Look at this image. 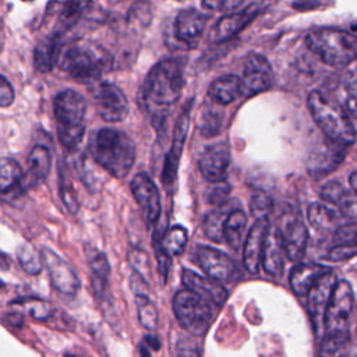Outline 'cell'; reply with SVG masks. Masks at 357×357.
Listing matches in <instances>:
<instances>
[{"label":"cell","mask_w":357,"mask_h":357,"mask_svg":"<svg viewBox=\"0 0 357 357\" xmlns=\"http://www.w3.org/2000/svg\"><path fill=\"white\" fill-rule=\"evenodd\" d=\"M57 64L61 71L79 82H95L113 67V56L91 40H77L61 47Z\"/></svg>","instance_id":"6da1fadb"},{"label":"cell","mask_w":357,"mask_h":357,"mask_svg":"<svg viewBox=\"0 0 357 357\" xmlns=\"http://www.w3.org/2000/svg\"><path fill=\"white\" fill-rule=\"evenodd\" d=\"M92 158L110 176L126 177L135 162V144L124 131L105 127L96 130L89 139Z\"/></svg>","instance_id":"7a4b0ae2"},{"label":"cell","mask_w":357,"mask_h":357,"mask_svg":"<svg viewBox=\"0 0 357 357\" xmlns=\"http://www.w3.org/2000/svg\"><path fill=\"white\" fill-rule=\"evenodd\" d=\"M184 85L183 68L174 59H163L156 63L148 73L142 95L148 106L167 107L176 103Z\"/></svg>","instance_id":"3957f363"},{"label":"cell","mask_w":357,"mask_h":357,"mask_svg":"<svg viewBox=\"0 0 357 357\" xmlns=\"http://www.w3.org/2000/svg\"><path fill=\"white\" fill-rule=\"evenodd\" d=\"M53 110L60 144L68 151L75 149L85 134V99L73 89H64L56 95Z\"/></svg>","instance_id":"277c9868"},{"label":"cell","mask_w":357,"mask_h":357,"mask_svg":"<svg viewBox=\"0 0 357 357\" xmlns=\"http://www.w3.org/2000/svg\"><path fill=\"white\" fill-rule=\"evenodd\" d=\"M308 49L325 64L332 67L347 66L357 54L356 36L335 28H318L305 36Z\"/></svg>","instance_id":"5b68a950"},{"label":"cell","mask_w":357,"mask_h":357,"mask_svg":"<svg viewBox=\"0 0 357 357\" xmlns=\"http://www.w3.org/2000/svg\"><path fill=\"white\" fill-rule=\"evenodd\" d=\"M307 105L317 126L329 141L344 146L354 144L356 128L343 109L332 103L318 91H312L308 95Z\"/></svg>","instance_id":"8992f818"},{"label":"cell","mask_w":357,"mask_h":357,"mask_svg":"<svg viewBox=\"0 0 357 357\" xmlns=\"http://www.w3.org/2000/svg\"><path fill=\"white\" fill-rule=\"evenodd\" d=\"M173 311L181 328L194 336L205 335L213 319L212 305L190 290L174 294Z\"/></svg>","instance_id":"52a82bcc"},{"label":"cell","mask_w":357,"mask_h":357,"mask_svg":"<svg viewBox=\"0 0 357 357\" xmlns=\"http://www.w3.org/2000/svg\"><path fill=\"white\" fill-rule=\"evenodd\" d=\"M353 305L354 294L350 283L347 280H337L324 315L322 328L325 335L347 333Z\"/></svg>","instance_id":"ba28073f"},{"label":"cell","mask_w":357,"mask_h":357,"mask_svg":"<svg viewBox=\"0 0 357 357\" xmlns=\"http://www.w3.org/2000/svg\"><path fill=\"white\" fill-rule=\"evenodd\" d=\"M276 227L280 233L286 257L294 262L303 259L308 244V230L300 212L297 209L286 211Z\"/></svg>","instance_id":"9c48e42d"},{"label":"cell","mask_w":357,"mask_h":357,"mask_svg":"<svg viewBox=\"0 0 357 357\" xmlns=\"http://www.w3.org/2000/svg\"><path fill=\"white\" fill-rule=\"evenodd\" d=\"M99 116L109 123L121 121L130 112V105L124 92L107 81L96 82L91 89Z\"/></svg>","instance_id":"30bf717a"},{"label":"cell","mask_w":357,"mask_h":357,"mask_svg":"<svg viewBox=\"0 0 357 357\" xmlns=\"http://www.w3.org/2000/svg\"><path fill=\"white\" fill-rule=\"evenodd\" d=\"M191 106L192 102H187L176 121L174 126V132H173V139H172V146L169 153L166 155L163 170H162V184L165 185L166 190H173L177 178V172H178V163L180 158L184 149L187 132H188V126L191 120Z\"/></svg>","instance_id":"8fae6325"},{"label":"cell","mask_w":357,"mask_h":357,"mask_svg":"<svg viewBox=\"0 0 357 357\" xmlns=\"http://www.w3.org/2000/svg\"><path fill=\"white\" fill-rule=\"evenodd\" d=\"M273 73L268 59L258 53H250L245 59L243 75L240 77L241 96L250 98L265 92L272 86Z\"/></svg>","instance_id":"7c38bea8"},{"label":"cell","mask_w":357,"mask_h":357,"mask_svg":"<svg viewBox=\"0 0 357 357\" xmlns=\"http://www.w3.org/2000/svg\"><path fill=\"white\" fill-rule=\"evenodd\" d=\"M42 265L46 266L52 286L67 296H74L79 290V278L74 269L53 250L43 247L40 250Z\"/></svg>","instance_id":"4fadbf2b"},{"label":"cell","mask_w":357,"mask_h":357,"mask_svg":"<svg viewBox=\"0 0 357 357\" xmlns=\"http://www.w3.org/2000/svg\"><path fill=\"white\" fill-rule=\"evenodd\" d=\"M130 187L146 222L149 225L156 223L162 212V205L159 190L152 178L145 173H137L131 180Z\"/></svg>","instance_id":"5bb4252c"},{"label":"cell","mask_w":357,"mask_h":357,"mask_svg":"<svg viewBox=\"0 0 357 357\" xmlns=\"http://www.w3.org/2000/svg\"><path fill=\"white\" fill-rule=\"evenodd\" d=\"M259 11H261V4L251 3L244 10L230 13L222 17L211 29L208 40L211 43H220L231 39L240 31H243L257 17Z\"/></svg>","instance_id":"9a60e30c"},{"label":"cell","mask_w":357,"mask_h":357,"mask_svg":"<svg viewBox=\"0 0 357 357\" xmlns=\"http://www.w3.org/2000/svg\"><path fill=\"white\" fill-rule=\"evenodd\" d=\"M336 282H337V278H336L335 272L329 271L325 275H322L307 293V296H308L307 308H308V314L311 317L312 325L317 332L322 328L324 315H325V311H326V307H328V303H329V298L332 296Z\"/></svg>","instance_id":"2e32d148"},{"label":"cell","mask_w":357,"mask_h":357,"mask_svg":"<svg viewBox=\"0 0 357 357\" xmlns=\"http://www.w3.org/2000/svg\"><path fill=\"white\" fill-rule=\"evenodd\" d=\"M208 15L195 8L178 11L173 24L174 39L184 47H194L204 33Z\"/></svg>","instance_id":"e0dca14e"},{"label":"cell","mask_w":357,"mask_h":357,"mask_svg":"<svg viewBox=\"0 0 357 357\" xmlns=\"http://www.w3.org/2000/svg\"><path fill=\"white\" fill-rule=\"evenodd\" d=\"M197 262L208 273V276L216 282H229L236 273V264L229 255L220 250L199 245L195 251Z\"/></svg>","instance_id":"ac0fdd59"},{"label":"cell","mask_w":357,"mask_h":357,"mask_svg":"<svg viewBox=\"0 0 357 357\" xmlns=\"http://www.w3.org/2000/svg\"><path fill=\"white\" fill-rule=\"evenodd\" d=\"M230 165V149L225 142L206 146L199 156V172L208 181L220 183L225 180Z\"/></svg>","instance_id":"d6986e66"},{"label":"cell","mask_w":357,"mask_h":357,"mask_svg":"<svg viewBox=\"0 0 357 357\" xmlns=\"http://www.w3.org/2000/svg\"><path fill=\"white\" fill-rule=\"evenodd\" d=\"M344 158H346L344 145H340L328 139L325 145L315 149L308 158V173L314 178L328 176L329 173L337 169V166L344 160Z\"/></svg>","instance_id":"ffe728a7"},{"label":"cell","mask_w":357,"mask_h":357,"mask_svg":"<svg viewBox=\"0 0 357 357\" xmlns=\"http://www.w3.org/2000/svg\"><path fill=\"white\" fill-rule=\"evenodd\" d=\"M183 283L191 293L197 294L211 305H222L227 298V290L216 280L211 278H204L194 271L184 269L181 275Z\"/></svg>","instance_id":"44dd1931"},{"label":"cell","mask_w":357,"mask_h":357,"mask_svg":"<svg viewBox=\"0 0 357 357\" xmlns=\"http://www.w3.org/2000/svg\"><path fill=\"white\" fill-rule=\"evenodd\" d=\"M269 229L268 218H259L247 233L243 251V262L250 273H258L261 266L265 237Z\"/></svg>","instance_id":"7402d4cb"},{"label":"cell","mask_w":357,"mask_h":357,"mask_svg":"<svg viewBox=\"0 0 357 357\" xmlns=\"http://www.w3.org/2000/svg\"><path fill=\"white\" fill-rule=\"evenodd\" d=\"M284 257L286 254H284L280 233L276 226H269L265 237V243H264L262 258H261V264L265 272L275 278L280 276L284 268Z\"/></svg>","instance_id":"603a6c76"},{"label":"cell","mask_w":357,"mask_h":357,"mask_svg":"<svg viewBox=\"0 0 357 357\" xmlns=\"http://www.w3.org/2000/svg\"><path fill=\"white\" fill-rule=\"evenodd\" d=\"M331 269L318 264H298L293 268L289 283L297 296H307L314 283Z\"/></svg>","instance_id":"cb8c5ba5"},{"label":"cell","mask_w":357,"mask_h":357,"mask_svg":"<svg viewBox=\"0 0 357 357\" xmlns=\"http://www.w3.org/2000/svg\"><path fill=\"white\" fill-rule=\"evenodd\" d=\"M356 194L351 191L347 192L346 188L337 183V181H328L321 188V197L324 201L333 204L339 208L343 216L347 219H351L354 222L356 219Z\"/></svg>","instance_id":"d4e9b609"},{"label":"cell","mask_w":357,"mask_h":357,"mask_svg":"<svg viewBox=\"0 0 357 357\" xmlns=\"http://www.w3.org/2000/svg\"><path fill=\"white\" fill-rule=\"evenodd\" d=\"M60 36V32H54L36 45L33 52V64L38 71L49 73L57 64L59 54L61 52Z\"/></svg>","instance_id":"484cf974"},{"label":"cell","mask_w":357,"mask_h":357,"mask_svg":"<svg viewBox=\"0 0 357 357\" xmlns=\"http://www.w3.org/2000/svg\"><path fill=\"white\" fill-rule=\"evenodd\" d=\"M28 165V184L38 185L42 184L49 176L52 167V155L50 151L43 145H35L26 158Z\"/></svg>","instance_id":"4316f807"},{"label":"cell","mask_w":357,"mask_h":357,"mask_svg":"<svg viewBox=\"0 0 357 357\" xmlns=\"http://www.w3.org/2000/svg\"><path fill=\"white\" fill-rule=\"evenodd\" d=\"M209 98L219 105H229L241 96L240 77L227 74L216 78L208 89Z\"/></svg>","instance_id":"83f0119b"},{"label":"cell","mask_w":357,"mask_h":357,"mask_svg":"<svg viewBox=\"0 0 357 357\" xmlns=\"http://www.w3.org/2000/svg\"><path fill=\"white\" fill-rule=\"evenodd\" d=\"M24 173L14 158L0 159V194L18 195L22 190Z\"/></svg>","instance_id":"f1b7e54d"},{"label":"cell","mask_w":357,"mask_h":357,"mask_svg":"<svg viewBox=\"0 0 357 357\" xmlns=\"http://www.w3.org/2000/svg\"><path fill=\"white\" fill-rule=\"evenodd\" d=\"M245 223L247 216L241 209H236L227 215L223 225V240L229 244L231 250H238L241 247Z\"/></svg>","instance_id":"f546056e"},{"label":"cell","mask_w":357,"mask_h":357,"mask_svg":"<svg viewBox=\"0 0 357 357\" xmlns=\"http://www.w3.org/2000/svg\"><path fill=\"white\" fill-rule=\"evenodd\" d=\"M308 222L310 225L321 231H328L335 227V223L337 222V215L333 209L328 208L326 205L321 202H314L308 206Z\"/></svg>","instance_id":"4dcf8cb0"},{"label":"cell","mask_w":357,"mask_h":357,"mask_svg":"<svg viewBox=\"0 0 357 357\" xmlns=\"http://www.w3.org/2000/svg\"><path fill=\"white\" fill-rule=\"evenodd\" d=\"M91 265V279L93 290L98 296H103L109 286L110 265L105 254H98L89 261Z\"/></svg>","instance_id":"1f68e13d"},{"label":"cell","mask_w":357,"mask_h":357,"mask_svg":"<svg viewBox=\"0 0 357 357\" xmlns=\"http://www.w3.org/2000/svg\"><path fill=\"white\" fill-rule=\"evenodd\" d=\"M187 240H188L187 230L181 226H173L162 237V247L170 257H177L184 252Z\"/></svg>","instance_id":"d6a6232c"},{"label":"cell","mask_w":357,"mask_h":357,"mask_svg":"<svg viewBox=\"0 0 357 357\" xmlns=\"http://www.w3.org/2000/svg\"><path fill=\"white\" fill-rule=\"evenodd\" d=\"M349 349V333L325 335L321 343L319 357H346Z\"/></svg>","instance_id":"836d02e7"},{"label":"cell","mask_w":357,"mask_h":357,"mask_svg":"<svg viewBox=\"0 0 357 357\" xmlns=\"http://www.w3.org/2000/svg\"><path fill=\"white\" fill-rule=\"evenodd\" d=\"M135 304L138 311V319L141 325L149 331L156 329L158 326V311L155 304L145 293L135 294Z\"/></svg>","instance_id":"e575fe53"},{"label":"cell","mask_w":357,"mask_h":357,"mask_svg":"<svg viewBox=\"0 0 357 357\" xmlns=\"http://www.w3.org/2000/svg\"><path fill=\"white\" fill-rule=\"evenodd\" d=\"M229 213L225 212V209H216L209 212L202 223V229L206 234V237L215 243L223 241V225Z\"/></svg>","instance_id":"d590c367"},{"label":"cell","mask_w":357,"mask_h":357,"mask_svg":"<svg viewBox=\"0 0 357 357\" xmlns=\"http://www.w3.org/2000/svg\"><path fill=\"white\" fill-rule=\"evenodd\" d=\"M17 258L22 269L29 275H38L42 271V259L38 251L28 243H22L17 248Z\"/></svg>","instance_id":"8d00e7d4"},{"label":"cell","mask_w":357,"mask_h":357,"mask_svg":"<svg viewBox=\"0 0 357 357\" xmlns=\"http://www.w3.org/2000/svg\"><path fill=\"white\" fill-rule=\"evenodd\" d=\"M91 6L88 1H68L63 4L59 17V25L61 29H70L81 18L84 11Z\"/></svg>","instance_id":"74e56055"},{"label":"cell","mask_w":357,"mask_h":357,"mask_svg":"<svg viewBox=\"0 0 357 357\" xmlns=\"http://www.w3.org/2000/svg\"><path fill=\"white\" fill-rule=\"evenodd\" d=\"M13 304L24 307L31 317H33L35 319H40V321L47 319L53 312L52 305L47 301L40 300V298H35V297L18 298V300H14Z\"/></svg>","instance_id":"f35d334b"},{"label":"cell","mask_w":357,"mask_h":357,"mask_svg":"<svg viewBox=\"0 0 357 357\" xmlns=\"http://www.w3.org/2000/svg\"><path fill=\"white\" fill-rule=\"evenodd\" d=\"M222 114L215 107H205L199 116V130L205 137L216 135L220 128Z\"/></svg>","instance_id":"ab89813d"},{"label":"cell","mask_w":357,"mask_h":357,"mask_svg":"<svg viewBox=\"0 0 357 357\" xmlns=\"http://www.w3.org/2000/svg\"><path fill=\"white\" fill-rule=\"evenodd\" d=\"M272 198L264 192V191H255L251 197V202H250V206H251V211H252V215L259 219V218H266V215L271 212L272 209Z\"/></svg>","instance_id":"60d3db41"},{"label":"cell","mask_w":357,"mask_h":357,"mask_svg":"<svg viewBox=\"0 0 357 357\" xmlns=\"http://www.w3.org/2000/svg\"><path fill=\"white\" fill-rule=\"evenodd\" d=\"M153 250L156 254L159 273L163 278V282H166L167 276H169L170 265H172V257L162 247V237L159 236V233H155V236H153Z\"/></svg>","instance_id":"b9f144b4"},{"label":"cell","mask_w":357,"mask_h":357,"mask_svg":"<svg viewBox=\"0 0 357 357\" xmlns=\"http://www.w3.org/2000/svg\"><path fill=\"white\" fill-rule=\"evenodd\" d=\"M128 262L132 265V268L135 269V273L142 278L145 280V273L149 276L151 273V265H149V259L148 255L138 248H132L128 252Z\"/></svg>","instance_id":"7bdbcfd3"},{"label":"cell","mask_w":357,"mask_h":357,"mask_svg":"<svg viewBox=\"0 0 357 357\" xmlns=\"http://www.w3.org/2000/svg\"><path fill=\"white\" fill-rule=\"evenodd\" d=\"M60 197H61V201L64 202L66 208L71 213H77L78 212V209H79L78 197H77L73 185L66 180L64 176H61V178H60Z\"/></svg>","instance_id":"ee69618b"},{"label":"cell","mask_w":357,"mask_h":357,"mask_svg":"<svg viewBox=\"0 0 357 357\" xmlns=\"http://www.w3.org/2000/svg\"><path fill=\"white\" fill-rule=\"evenodd\" d=\"M335 245L339 244H356V223L350 222L339 226L333 233Z\"/></svg>","instance_id":"f6af8a7d"},{"label":"cell","mask_w":357,"mask_h":357,"mask_svg":"<svg viewBox=\"0 0 357 357\" xmlns=\"http://www.w3.org/2000/svg\"><path fill=\"white\" fill-rule=\"evenodd\" d=\"M356 255V244H339L333 245L328 252V259L333 262H342Z\"/></svg>","instance_id":"bcb514c9"},{"label":"cell","mask_w":357,"mask_h":357,"mask_svg":"<svg viewBox=\"0 0 357 357\" xmlns=\"http://www.w3.org/2000/svg\"><path fill=\"white\" fill-rule=\"evenodd\" d=\"M177 357H202L199 346L190 340V339H181L177 343Z\"/></svg>","instance_id":"7dc6e473"},{"label":"cell","mask_w":357,"mask_h":357,"mask_svg":"<svg viewBox=\"0 0 357 357\" xmlns=\"http://www.w3.org/2000/svg\"><path fill=\"white\" fill-rule=\"evenodd\" d=\"M15 93L8 79L0 74V107H7L14 102Z\"/></svg>","instance_id":"c3c4849f"},{"label":"cell","mask_w":357,"mask_h":357,"mask_svg":"<svg viewBox=\"0 0 357 357\" xmlns=\"http://www.w3.org/2000/svg\"><path fill=\"white\" fill-rule=\"evenodd\" d=\"M244 1L243 0H223V1H202L204 8L215 10V11H231L240 7Z\"/></svg>","instance_id":"681fc988"},{"label":"cell","mask_w":357,"mask_h":357,"mask_svg":"<svg viewBox=\"0 0 357 357\" xmlns=\"http://www.w3.org/2000/svg\"><path fill=\"white\" fill-rule=\"evenodd\" d=\"M229 191H230V187L226 183H223V181L218 183V185H215L209 191V197H208L209 202L211 204H223V202H226Z\"/></svg>","instance_id":"f907efd6"},{"label":"cell","mask_w":357,"mask_h":357,"mask_svg":"<svg viewBox=\"0 0 357 357\" xmlns=\"http://www.w3.org/2000/svg\"><path fill=\"white\" fill-rule=\"evenodd\" d=\"M291 6L297 10H310V8L319 7L321 3L319 1H297V3H293Z\"/></svg>","instance_id":"816d5d0a"},{"label":"cell","mask_w":357,"mask_h":357,"mask_svg":"<svg viewBox=\"0 0 357 357\" xmlns=\"http://www.w3.org/2000/svg\"><path fill=\"white\" fill-rule=\"evenodd\" d=\"M144 343L152 346V349H155V350H158V349L160 347V343H159V340H158L156 336H151V335L145 336V337H144Z\"/></svg>","instance_id":"f5cc1de1"},{"label":"cell","mask_w":357,"mask_h":357,"mask_svg":"<svg viewBox=\"0 0 357 357\" xmlns=\"http://www.w3.org/2000/svg\"><path fill=\"white\" fill-rule=\"evenodd\" d=\"M8 268H10L8 257L0 251V269H1V271H7Z\"/></svg>","instance_id":"db71d44e"},{"label":"cell","mask_w":357,"mask_h":357,"mask_svg":"<svg viewBox=\"0 0 357 357\" xmlns=\"http://www.w3.org/2000/svg\"><path fill=\"white\" fill-rule=\"evenodd\" d=\"M349 181H350V188H351L350 191H351L353 194H356V191H357V185H356V172H351Z\"/></svg>","instance_id":"11a10c76"},{"label":"cell","mask_w":357,"mask_h":357,"mask_svg":"<svg viewBox=\"0 0 357 357\" xmlns=\"http://www.w3.org/2000/svg\"><path fill=\"white\" fill-rule=\"evenodd\" d=\"M141 357H151V354H149L148 349H146V347H144L142 344H141Z\"/></svg>","instance_id":"9f6ffc18"},{"label":"cell","mask_w":357,"mask_h":357,"mask_svg":"<svg viewBox=\"0 0 357 357\" xmlns=\"http://www.w3.org/2000/svg\"><path fill=\"white\" fill-rule=\"evenodd\" d=\"M64 357H77V356H74V354H70V353H68V354H66Z\"/></svg>","instance_id":"6f0895ef"},{"label":"cell","mask_w":357,"mask_h":357,"mask_svg":"<svg viewBox=\"0 0 357 357\" xmlns=\"http://www.w3.org/2000/svg\"><path fill=\"white\" fill-rule=\"evenodd\" d=\"M1 284H3V283H1V282H0V286H1Z\"/></svg>","instance_id":"680465c9"}]
</instances>
